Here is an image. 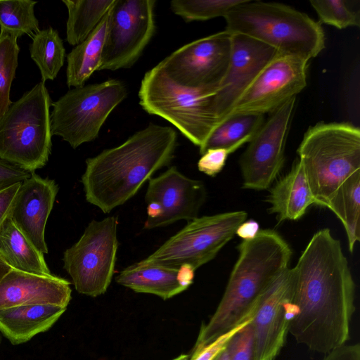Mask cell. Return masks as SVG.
I'll use <instances>...</instances> for the list:
<instances>
[{
	"label": "cell",
	"mask_w": 360,
	"mask_h": 360,
	"mask_svg": "<svg viewBox=\"0 0 360 360\" xmlns=\"http://www.w3.org/2000/svg\"><path fill=\"white\" fill-rule=\"evenodd\" d=\"M290 270L288 333L324 354L345 345L355 311V283L340 241L328 228L318 231Z\"/></svg>",
	"instance_id": "obj_1"
},
{
	"label": "cell",
	"mask_w": 360,
	"mask_h": 360,
	"mask_svg": "<svg viewBox=\"0 0 360 360\" xmlns=\"http://www.w3.org/2000/svg\"><path fill=\"white\" fill-rule=\"evenodd\" d=\"M177 145L175 129L150 123L120 145L86 159L81 179L86 201L104 213L124 204L170 164Z\"/></svg>",
	"instance_id": "obj_2"
},
{
	"label": "cell",
	"mask_w": 360,
	"mask_h": 360,
	"mask_svg": "<svg viewBox=\"0 0 360 360\" xmlns=\"http://www.w3.org/2000/svg\"><path fill=\"white\" fill-rule=\"evenodd\" d=\"M238 257L219 305L202 326L190 358L219 336L252 319L257 302L269 285L289 268L292 251L273 229H260L237 247Z\"/></svg>",
	"instance_id": "obj_3"
},
{
	"label": "cell",
	"mask_w": 360,
	"mask_h": 360,
	"mask_svg": "<svg viewBox=\"0 0 360 360\" xmlns=\"http://www.w3.org/2000/svg\"><path fill=\"white\" fill-rule=\"evenodd\" d=\"M224 18L226 30L248 36L281 53L310 60L326 46L319 22L281 3L243 0Z\"/></svg>",
	"instance_id": "obj_4"
},
{
	"label": "cell",
	"mask_w": 360,
	"mask_h": 360,
	"mask_svg": "<svg viewBox=\"0 0 360 360\" xmlns=\"http://www.w3.org/2000/svg\"><path fill=\"white\" fill-rule=\"evenodd\" d=\"M297 154L314 205L327 207L338 187L360 171V129L349 122L316 123L305 131Z\"/></svg>",
	"instance_id": "obj_5"
},
{
	"label": "cell",
	"mask_w": 360,
	"mask_h": 360,
	"mask_svg": "<svg viewBox=\"0 0 360 360\" xmlns=\"http://www.w3.org/2000/svg\"><path fill=\"white\" fill-rule=\"evenodd\" d=\"M217 89L181 86L158 64L145 73L138 96L144 111L168 121L200 148L221 122L214 105Z\"/></svg>",
	"instance_id": "obj_6"
},
{
	"label": "cell",
	"mask_w": 360,
	"mask_h": 360,
	"mask_svg": "<svg viewBox=\"0 0 360 360\" xmlns=\"http://www.w3.org/2000/svg\"><path fill=\"white\" fill-rule=\"evenodd\" d=\"M51 99L40 82L11 103L0 117V158L32 173L51 152Z\"/></svg>",
	"instance_id": "obj_7"
},
{
	"label": "cell",
	"mask_w": 360,
	"mask_h": 360,
	"mask_svg": "<svg viewBox=\"0 0 360 360\" xmlns=\"http://www.w3.org/2000/svg\"><path fill=\"white\" fill-rule=\"evenodd\" d=\"M125 84L111 79L73 88L51 103V134L75 149L94 141L112 111L127 96Z\"/></svg>",
	"instance_id": "obj_8"
},
{
	"label": "cell",
	"mask_w": 360,
	"mask_h": 360,
	"mask_svg": "<svg viewBox=\"0 0 360 360\" xmlns=\"http://www.w3.org/2000/svg\"><path fill=\"white\" fill-rule=\"evenodd\" d=\"M247 217L242 210L198 217L138 263L174 268L188 264L196 270L217 256Z\"/></svg>",
	"instance_id": "obj_9"
},
{
	"label": "cell",
	"mask_w": 360,
	"mask_h": 360,
	"mask_svg": "<svg viewBox=\"0 0 360 360\" xmlns=\"http://www.w3.org/2000/svg\"><path fill=\"white\" fill-rule=\"evenodd\" d=\"M117 227L114 216L92 220L79 240L64 252L63 268L79 293L97 297L106 292L117 258Z\"/></svg>",
	"instance_id": "obj_10"
},
{
	"label": "cell",
	"mask_w": 360,
	"mask_h": 360,
	"mask_svg": "<svg viewBox=\"0 0 360 360\" xmlns=\"http://www.w3.org/2000/svg\"><path fill=\"white\" fill-rule=\"evenodd\" d=\"M155 0H115L98 70L130 68L155 34Z\"/></svg>",
	"instance_id": "obj_11"
},
{
	"label": "cell",
	"mask_w": 360,
	"mask_h": 360,
	"mask_svg": "<svg viewBox=\"0 0 360 360\" xmlns=\"http://www.w3.org/2000/svg\"><path fill=\"white\" fill-rule=\"evenodd\" d=\"M297 97L270 113L248 143L239 165L245 189L266 190L275 181L285 162V147Z\"/></svg>",
	"instance_id": "obj_12"
},
{
	"label": "cell",
	"mask_w": 360,
	"mask_h": 360,
	"mask_svg": "<svg viewBox=\"0 0 360 360\" xmlns=\"http://www.w3.org/2000/svg\"><path fill=\"white\" fill-rule=\"evenodd\" d=\"M309 62L300 56L278 53L259 72L224 120L240 115H264L297 97L307 86Z\"/></svg>",
	"instance_id": "obj_13"
},
{
	"label": "cell",
	"mask_w": 360,
	"mask_h": 360,
	"mask_svg": "<svg viewBox=\"0 0 360 360\" xmlns=\"http://www.w3.org/2000/svg\"><path fill=\"white\" fill-rule=\"evenodd\" d=\"M232 33L224 30L179 48L158 65L179 84L217 88L230 60Z\"/></svg>",
	"instance_id": "obj_14"
},
{
	"label": "cell",
	"mask_w": 360,
	"mask_h": 360,
	"mask_svg": "<svg viewBox=\"0 0 360 360\" xmlns=\"http://www.w3.org/2000/svg\"><path fill=\"white\" fill-rule=\"evenodd\" d=\"M290 268L283 271L259 298L250 321L255 360H274L283 346L291 316Z\"/></svg>",
	"instance_id": "obj_15"
},
{
	"label": "cell",
	"mask_w": 360,
	"mask_h": 360,
	"mask_svg": "<svg viewBox=\"0 0 360 360\" xmlns=\"http://www.w3.org/2000/svg\"><path fill=\"white\" fill-rule=\"evenodd\" d=\"M202 181L188 178L175 166L148 180L145 195L146 204L156 206L159 215L148 229L163 227L184 219L198 217L206 199Z\"/></svg>",
	"instance_id": "obj_16"
},
{
	"label": "cell",
	"mask_w": 360,
	"mask_h": 360,
	"mask_svg": "<svg viewBox=\"0 0 360 360\" xmlns=\"http://www.w3.org/2000/svg\"><path fill=\"white\" fill-rule=\"evenodd\" d=\"M231 40L228 68L214 96L215 109L221 122L259 72L278 53L244 34L232 33Z\"/></svg>",
	"instance_id": "obj_17"
},
{
	"label": "cell",
	"mask_w": 360,
	"mask_h": 360,
	"mask_svg": "<svg viewBox=\"0 0 360 360\" xmlns=\"http://www.w3.org/2000/svg\"><path fill=\"white\" fill-rule=\"evenodd\" d=\"M58 191L54 180L34 172L20 184L9 215L18 229L43 254L48 253L45 227Z\"/></svg>",
	"instance_id": "obj_18"
},
{
	"label": "cell",
	"mask_w": 360,
	"mask_h": 360,
	"mask_svg": "<svg viewBox=\"0 0 360 360\" xmlns=\"http://www.w3.org/2000/svg\"><path fill=\"white\" fill-rule=\"evenodd\" d=\"M70 283L51 275L41 276L12 269L0 281V310L29 304H57L67 307Z\"/></svg>",
	"instance_id": "obj_19"
},
{
	"label": "cell",
	"mask_w": 360,
	"mask_h": 360,
	"mask_svg": "<svg viewBox=\"0 0 360 360\" xmlns=\"http://www.w3.org/2000/svg\"><path fill=\"white\" fill-rule=\"evenodd\" d=\"M57 304L21 305L0 310V331L13 345L25 343L52 327L66 310Z\"/></svg>",
	"instance_id": "obj_20"
},
{
	"label": "cell",
	"mask_w": 360,
	"mask_h": 360,
	"mask_svg": "<svg viewBox=\"0 0 360 360\" xmlns=\"http://www.w3.org/2000/svg\"><path fill=\"white\" fill-rule=\"evenodd\" d=\"M271 214H276L278 221L297 220L307 209L314 205L302 167L297 160L289 172L278 180L266 197Z\"/></svg>",
	"instance_id": "obj_21"
},
{
	"label": "cell",
	"mask_w": 360,
	"mask_h": 360,
	"mask_svg": "<svg viewBox=\"0 0 360 360\" xmlns=\"http://www.w3.org/2000/svg\"><path fill=\"white\" fill-rule=\"evenodd\" d=\"M177 271L178 268L136 262L122 270L115 281L136 292L155 295L165 300L186 290L177 281Z\"/></svg>",
	"instance_id": "obj_22"
},
{
	"label": "cell",
	"mask_w": 360,
	"mask_h": 360,
	"mask_svg": "<svg viewBox=\"0 0 360 360\" xmlns=\"http://www.w3.org/2000/svg\"><path fill=\"white\" fill-rule=\"evenodd\" d=\"M0 255L13 269L51 276L44 254L18 229L8 216L0 228Z\"/></svg>",
	"instance_id": "obj_23"
},
{
	"label": "cell",
	"mask_w": 360,
	"mask_h": 360,
	"mask_svg": "<svg viewBox=\"0 0 360 360\" xmlns=\"http://www.w3.org/2000/svg\"><path fill=\"white\" fill-rule=\"evenodd\" d=\"M109 16L108 11L88 37L68 54L66 77L68 87L85 85L91 75L99 70Z\"/></svg>",
	"instance_id": "obj_24"
},
{
	"label": "cell",
	"mask_w": 360,
	"mask_h": 360,
	"mask_svg": "<svg viewBox=\"0 0 360 360\" xmlns=\"http://www.w3.org/2000/svg\"><path fill=\"white\" fill-rule=\"evenodd\" d=\"M327 208L342 222L352 252L360 240V171L349 176L336 189Z\"/></svg>",
	"instance_id": "obj_25"
},
{
	"label": "cell",
	"mask_w": 360,
	"mask_h": 360,
	"mask_svg": "<svg viewBox=\"0 0 360 360\" xmlns=\"http://www.w3.org/2000/svg\"><path fill=\"white\" fill-rule=\"evenodd\" d=\"M115 0H63L68 9L66 40L77 46L84 41L109 11Z\"/></svg>",
	"instance_id": "obj_26"
},
{
	"label": "cell",
	"mask_w": 360,
	"mask_h": 360,
	"mask_svg": "<svg viewBox=\"0 0 360 360\" xmlns=\"http://www.w3.org/2000/svg\"><path fill=\"white\" fill-rule=\"evenodd\" d=\"M31 58L39 69L41 81L53 80L64 65L65 49L57 30L49 27L32 36Z\"/></svg>",
	"instance_id": "obj_27"
},
{
	"label": "cell",
	"mask_w": 360,
	"mask_h": 360,
	"mask_svg": "<svg viewBox=\"0 0 360 360\" xmlns=\"http://www.w3.org/2000/svg\"><path fill=\"white\" fill-rule=\"evenodd\" d=\"M264 115H240L224 120L212 131L200 147L202 155L207 150L227 148L242 140L252 138L265 121Z\"/></svg>",
	"instance_id": "obj_28"
},
{
	"label": "cell",
	"mask_w": 360,
	"mask_h": 360,
	"mask_svg": "<svg viewBox=\"0 0 360 360\" xmlns=\"http://www.w3.org/2000/svg\"><path fill=\"white\" fill-rule=\"evenodd\" d=\"M37 1L32 0H0V31L16 37L33 36L39 31L34 15Z\"/></svg>",
	"instance_id": "obj_29"
},
{
	"label": "cell",
	"mask_w": 360,
	"mask_h": 360,
	"mask_svg": "<svg viewBox=\"0 0 360 360\" xmlns=\"http://www.w3.org/2000/svg\"><path fill=\"white\" fill-rule=\"evenodd\" d=\"M243 0H172V11L186 22L204 21L224 17Z\"/></svg>",
	"instance_id": "obj_30"
},
{
	"label": "cell",
	"mask_w": 360,
	"mask_h": 360,
	"mask_svg": "<svg viewBox=\"0 0 360 360\" xmlns=\"http://www.w3.org/2000/svg\"><path fill=\"white\" fill-rule=\"evenodd\" d=\"M19 52L17 38L0 31V117L13 103L10 92L18 65Z\"/></svg>",
	"instance_id": "obj_31"
},
{
	"label": "cell",
	"mask_w": 360,
	"mask_h": 360,
	"mask_svg": "<svg viewBox=\"0 0 360 360\" xmlns=\"http://www.w3.org/2000/svg\"><path fill=\"white\" fill-rule=\"evenodd\" d=\"M316 12L319 23H324L342 30L360 25L359 11L345 0H310Z\"/></svg>",
	"instance_id": "obj_32"
},
{
	"label": "cell",
	"mask_w": 360,
	"mask_h": 360,
	"mask_svg": "<svg viewBox=\"0 0 360 360\" xmlns=\"http://www.w3.org/2000/svg\"><path fill=\"white\" fill-rule=\"evenodd\" d=\"M251 139L252 138L242 140L227 148L207 150L198 162V170L210 176H216L224 168L229 155L248 143Z\"/></svg>",
	"instance_id": "obj_33"
},
{
	"label": "cell",
	"mask_w": 360,
	"mask_h": 360,
	"mask_svg": "<svg viewBox=\"0 0 360 360\" xmlns=\"http://www.w3.org/2000/svg\"><path fill=\"white\" fill-rule=\"evenodd\" d=\"M229 360H255L250 321L228 341Z\"/></svg>",
	"instance_id": "obj_34"
},
{
	"label": "cell",
	"mask_w": 360,
	"mask_h": 360,
	"mask_svg": "<svg viewBox=\"0 0 360 360\" xmlns=\"http://www.w3.org/2000/svg\"><path fill=\"white\" fill-rule=\"evenodd\" d=\"M32 174V172L0 158V190L21 183Z\"/></svg>",
	"instance_id": "obj_35"
},
{
	"label": "cell",
	"mask_w": 360,
	"mask_h": 360,
	"mask_svg": "<svg viewBox=\"0 0 360 360\" xmlns=\"http://www.w3.org/2000/svg\"><path fill=\"white\" fill-rule=\"evenodd\" d=\"M251 319H252L243 322L235 328L219 336L212 343L202 348L195 356L191 357L189 360H213V359L224 349L231 338L238 330L248 323Z\"/></svg>",
	"instance_id": "obj_36"
},
{
	"label": "cell",
	"mask_w": 360,
	"mask_h": 360,
	"mask_svg": "<svg viewBox=\"0 0 360 360\" xmlns=\"http://www.w3.org/2000/svg\"><path fill=\"white\" fill-rule=\"evenodd\" d=\"M21 183L0 190V228L6 219L10 215L15 197Z\"/></svg>",
	"instance_id": "obj_37"
},
{
	"label": "cell",
	"mask_w": 360,
	"mask_h": 360,
	"mask_svg": "<svg viewBox=\"0 0 360 360\" xmlns=\"http://www.w3.org/2000/svg\"><path fill=\"white\" fill-rule=\"evenodd\" d=\"M323 360H360V345L345 344L326 354Z\"/></svg>",
	"instance_id": "obj_38"
},
{
	"label": "cell",
	"mask_w": 360,
	"mask_h": 360,
	"mask_svg": "<svg viewBox=\"0 0 360 360\" xmlns=\"http://www.w3.org/2000/svg\"><path fill=\"white\" fill-rule=\"evenodd\" d=\"M259 225L257 221L253 219L245 220L238 227L236 234L243 240H250L254 238L258 233Z\"/></svg>",
	"instance_id": "obj_39"
},
{
	"label": "cell",
	"mask_w": 360,
	"mask_h": 360,
	"mask_svg": "<svg viewBox=\"0 0 360 360\" xmlns=\"http://www.w3.org/2000/svg\"><path fill=\"white\" fill-rule=\"evenodd\" d=\"M195 269L188 264H184L178 268L176 278L179 284L187 289L193 283Z\"/></svg>",
	"instance_id": "obj_40"
},
{
	"label": "cell",
	"mask_w": 360,
	"mask_h": 360,
	"mask_svg": "<svg viewBox=\"0 0 360 360\" xmlns=\"http://www.w3.org/2000/svg\"><path fill=\"white\" fill-rule=\"evenodd\" d=\"M12 268L4 261L0 255V281L6 275Z\"/></svg>",
	"instance_id": "obj_41"
},
{
	"label": "cell",
	"mask_w": 360,
	"mask_h": 360,
	"mask_svg": "<svg viewBox=\"0 0 360 360\" xmlns=\"http://www.w3.org/2000/svg\"><path fill=\"white\" fill-rule=\"evenodd\" d=\"M229 350L227 344L224 349L213 359V360H229Z\"/></svg>",
	"instance_id": "obj_42"
},
{
	"label": "cell",
	"mask_w": 360,
	"mask_h": 360,
	"mask_svg": "<svg viewBox=\"0 0 360 360\" xmlns=\"http://www.w3.org/2000/svg\"><path fill=\"white\" fill-rule=\"evenodd\" d=\"M172 360H189V355L181 354Z\"/></svg>",
	"instance_id": "obj_43"
}]
</instances>
